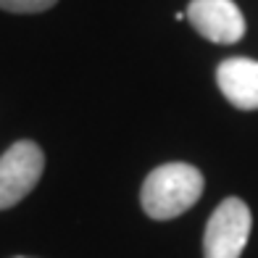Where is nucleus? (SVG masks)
<instances>
[{"instance_id":"nucleus-6","label":"nucleus","mask_w":258,"mask_h":258,"mask_svg":"<svg viewBox=\"0 0 258 258\" xmlns=\"http://www.w3.org/2000/svg\"><path fill=\"white\" fill-rule=\"evenodd\" d=\"M58 3V0H0V8L11 11V14H40L48 11Z\"/></svg>"},{"instance_id":"nucleus-7","label":"nucleus","mask_w":258,"mask_h":258,"mask_svg":"<svg viewBox=\"0 0 258 258\" xmlns=\"http://www.w3.org/2000/svg\"><path fill=\"white\" fill-rule=\"evenodd\" d=\"M16 258H32V255H16Z\"/></svg>"},{"instance_id":"nucleus-1","label":"nucleus","mask_w":258,"mask_h":258,"mask_svg":"<svg viewBox=\"0 0 258 258\" xmlns=\"http://www.w3.org/2000/svg\"><path fill=\"white\" fill-rule=\"evenodd\" d=\"M203 174L190 163H163L148 174L140 201L150 219L166 221L190 211L203 195Z\"/></svg>"},{"instance_id":"nucleus-5","label":"nucleus","mask_w":258,"mask_h":258,"mask_svg":"<svg viewBox=\"0 0 258 258\" xmlns=\"http://www.w3.org/2000/svg\"><path fill=\"white\" fill-rule=\"evenodd\" d=\"M216 85L224 98L242 111H258V61L234 55L216 69Z\"/></svg>"},{"instance_id":"nucleus-4","label":"nucleus","mask_w":258,"mask_h":258,"mask_svg":"<svg viewBox=\"0 0 258 258\" xmlns=\"http://www.w3.org/2000/svg\"><path fill=\"white\" fill-rule=\"evenodd\" d=\"M187 19L198 34L216 45H234L245 34V16L234 0H190Z\"/></svg>"},{"instance_id":"nucleus-2","label":"nucleus","mask_w":258,"mask_h":258,"mask_svg":"<svg viewBox=\"0 0 258 258\" xmlns=\"http://www.w3.org/2000/svg\"><path fill=\"white\" fill-rule=\"evenodd\" d=\"M250 208L240 198H227L208 219L203 255L206 258H240L250 237Z\"/></svg>"},{"instance_id":"nucleus-3","label":"nucleus","mask_w":258,"mask_h":258,"mask_svg":"<svg viewBox=\"0 0 258 258\" xmlns=\"http://www.w3.org/2000/svg\"><path fill=\"white\" fill-rule=\"evenodd\" d=\"M45 153L32 140H19L0 156V211L16 206L37 187Z\"/></svg>"}]
</instances>
